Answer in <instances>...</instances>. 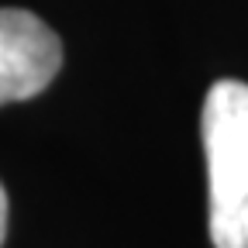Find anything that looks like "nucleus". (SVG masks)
<instances>
[{
	"mask_svg": "<svg viewBox=\"0 0 248 248\" xmlns=\"http://www.w3.org/2000/svg\"><path fill=\"white\" fill-rule=\"evenodd\" d=\"M62 69L59 35L31 11L0 7V107L31 100Z\"/></svg>",
	"mask_w": 248,
	"mask_h": 248,
	"instance_id": "nucleus-2",
	"label": "nucleus"
},
{
	"mask_svg": "<svg viewBox=\"0 0 248 248\" xmlns=\"http://www.w3.org/2000/svg\"><path fill=\"white\" fill-rule=\"evenodd\" d=\"M4 238H7V190L0 183V245H4Z\"/></svg>",
	"mask_w": 248,
	"mask_h": 248,
	"instance_id": "nucleus-3",
	"label": "nucleus"
},
{
	"mask_svg": "<svg viewBox=\"0 0 248 248\" xmlns=\"http://www.w3.org/2000/svg\"><path fill=\"white\" fill-rule=\"evenodd\" d=\"M203 159L210 183L214 248H248V83L217 79L207 90Z\"/></svg>",
	"mask_w": 248,
	"mask_h": 248,
	"instance_id": "nucleus-1",
	"label": "nucleus"
}]
</instances>
